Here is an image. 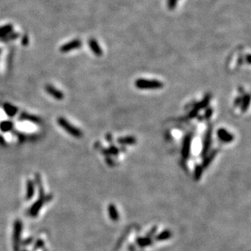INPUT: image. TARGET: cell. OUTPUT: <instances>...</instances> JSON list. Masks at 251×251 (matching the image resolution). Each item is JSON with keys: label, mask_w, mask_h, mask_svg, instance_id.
<instances>
[{"label": "cell", "mask_w": 251, "mask_h": 251, "mask_svg": "<svg viewBox=\"0 0 251 251\" xmlns=\"http://www.w3.org/2000/svg\"><path fill=\"white\" fill-rule=\"evenodd\" d=\"M135 86L140 90H158L164 87V83L158 80L140 78L135 81Z\"/></svg>", "instance_id": "cell-1"}, {"label": "cell", "mask_w": 251, "mask_h": 251, "mask_svg": "<svg viewBox=\"0 0 251 251\" xmlns=\"http://www.w3.org/2000/svg\"><path fill=\"white\" fill-rule=\"evenodd\" d=\"M36 180H37V181H38V183L39 184V186H40V193L41 194H40V197H39V199H38V201H37L36 202H35V203L33 205L32 208H31V210H30L29 215H31V216H36V215H38V212H39V211L41 210V208H42V206H43L44 203H45V201L50 199V197H46L45 196H44V190L42 187V185H41V179H40V177H39V175H36Z\"/></svg>", "instance_id": "cell-2"}, {"label": "cell", "mask_w": 251, "mask_h": 251, "mask_svg": "<svg viewBox=\"0 0 251 251\" xmlns=\"http://www.w3.org/2000/svg\"><path fill=\"white\" fill-rule=\"evenodd\" d=\"M57 122H58L59 125H60V127L63 128L67 133L71 134L72 137L77 138L81 137L82 135L81 131L79 128H77L76 127L72 125V124H70L69 122L66 120V119H64V117H59L58 120H57Z\"/></svg>", "instance_id": "cell-3"}, {"label": "cell", "mask_w": 251, "mask_h": 251, "mask_svg": "<svg viewBox=\"0 0 251 251\" xmlns=\"http://www.w3.org/2000/svg\"><path fill=\"white\" fill-rule=\"evenodd\" d=\"M82 46V42L80 39H74V40L70 41V42H67L64 45H63L60 48V52L62 53H68V52L72 51L73 50H76L79 49L81 46Z\"/></svg>", "instance_id": "cell-4"}, {"label": "cell", "mask_w": 251, "mask_h": 251, "mask_svg": "<svg viewBox=\"0 0 251 251\" xmlns=\"http://www.w3.org/2000/svg\"><path fill=\"white\" fill-rule=\"evenodd\" d=\"M45 90H46V93L48 94H50V96H52L55 99L59 100V101H61L64 98V93L59 90L58 89H56L55 87H54L51 85H46L45 86Z\"/></svg>", "instance_id": "cell-5"}, {"label": "cell", "mask_w": 251, "mask_h": 251, "mask_svg": "<svg viewBox=\"0 0 251 251\" xmlns=\"http://www.w3.org/2000/svg\"><path fill=\"white\" fill-rule=\"evenodd\" d=\"M21 230V223L20 221H16L14 228V250L20 251V236Z\"/></svg>", "instance_id": "cell-6"}, {"label": "cell", "mask_w": 251, "mask_h": 251, "mask_svg": "<svg viewBox=\"0 0 251 251\" xmlns=\"http://www.w3.org/2000/svg\"><path fill=\"white\" fill-rule=\"evenodd\" d=\"M88 44H89V46H90L91 51L93 52V54L95 55L96 56L102 55V49L100 47L99 44L96 39L90 38L88 42Z\"/></svg>", "instance_id": "cell-7"}, {"label": "cell", "mask_w": 251, "mask_h": 251, "mask_svg": "<svg viewBox=\"0 0 251 251\" xmlns=\"http://www.w3.org/2000/svg\"><path fill=\"white\" fill-rule=\"evenodd\" d=\"M19 120H29V121H31L34 124H41V119L39 117L36 116H34V115H30V114H28L27 112H22L20 114V117H19Z\"/></svg>", "instance_id": "cell-8"}, {"label": "cell", "mask_w": 251, "mask_h": 251, "mask_svg": "<svg viewBox=\"0 0 251 251\" xmlns=\"http://www.w3.org/2000/svg\"><path fill=\"white\" fill-rule=\"evenodd\" d=\"M3 109L4 112H6V114L9 117L15 116L17 114V112H18V108L16 107L15 106L12 105V104L8 103V102L3 104Z\"/></svg>", "instance_id": "cell-9"}, {"label": "cell", "mask_w": 251, "mask_h": 251, "mask_svg": "<svg viewBox=\"0 0 251 251\" xmlns=\"http://www.w3.org/2000/svg\"><path fill=\"white\" fill-rule=\"evenodd\" d=\"M218 137L224 142H230L233 139V136L224 128H219L217 132Z\"/></svg>", "instance_id": "cell-10"}, {"label": "cell", "mask_w": 251, "mask_h": 251, "mask_svg": "<svg viewBox=\"0 0 251 251\" xmlns=\"http://www.w3.org/2000/svg\"><path fill=\"white\" fill-rule=\"evenodd\" d=\"M12 30H13V26H12V24L1 26L0 27V38H3V37L7 36L8 34L13 32Z\"/></svg>", "instance_id": "cell-11"}, {"label": "cell", "mask_w": 251, "mask_h": 251, "mask_svg": "<svg viewBox=\"0 0 251 251\" xmlns=\"http://www.w3.org/2000/svg\"><path fill=\"white\" fill-rule=\"evenodd\" d=\"M13 127H14V124H13V122L10 121V120L3 121L0 124V129L2 130L3 132L11 131L13 128Z\"/></svg>", "instance_id": "cell-12"}, {"label": "cell", "mask_w": 251, "mask_h": 251, "mask_svg": "<svg viewBox=\"0 0 251 251\" xmlns=\"http://www.w3.org/2000/svg\"><path fill=\"white\" fill-rule=\"evenodd\" d=\"M34 186L33 184L32 180H29L28 184H27V195H26V198L27 199H31L34 196Z\"/></svg>", "instance_id": "cell-13"}, {"label": "cell", "mask_w": 251, "mask_h": 251, "mask_svg": "<svg viewBox=\"0 0 251 251\" xmlns=\"http://www.w3.org/2000/svg\"><path fill=\"white\" fill-rule=\"evenodd\" d=\"M19 36H20V34H17V33L12 32L11 34H8L7 36L3 37V38H0V41H1V42H9V41L15 40V39H16L17 38H19Z\"/></svg>", "instance_id": "cell-14"}, {"label": "cell", "mask_w": 251, "mask_h": 251, "mask_svg": "<svg viewBox=\"0 0 251 251\" xmlns=\"http://www.w3.org/2000/svg\"><path fill=\"white\" fill-rule=\"evenodd\" d=\"M249 102H250V97H249V94H245L244 96L242 102H241V110H242V112H244L247 110V108L249 107Z\"/></svg>", "instance_id": "cell-15"}, {"label": "cell", "mask_w": 251, "mask_h": 251, "mask_svg": "<svg viewBox=\"0 0 251 251\" xmlns=\"http://www.w3.org/2000/svg\"><path fill=\"white\" fill-rule=\"evenodd\" d=\"M29 39L28 35H24L21 38V44L23 46H27L29 45Z\"/></svg>", "instance_id": "cell-16"}, {"label": "cell", "mask_w": 251, "mask_h": 251, "mask_svg": "<svg viewBox=\"0 0 251 251\" xmlns=\"http://www.w3.org/2000/svg\"><path fill=\"white\" fill-rule=\"evenodd\" d=\"M177 1L178 0H169V2H168L169 8H171V9H173V8L175 7V4H176Z\"/></svg>", "instance_id": "cell-17"}, {"label": "cell", "mask_w": 251, "mask_h": 251, "mask_svg": "<svg viewBox=\"0 0 251 251\" xmlns=\"http://www.w3.org/2000/svg\"><path fill=\"white\" fill-rule=\"evenodd\" d=\"M1 51H2V49L0 48V54H1Z\"/></svg>", "instance_id": "cell-18"}]
</instances>
